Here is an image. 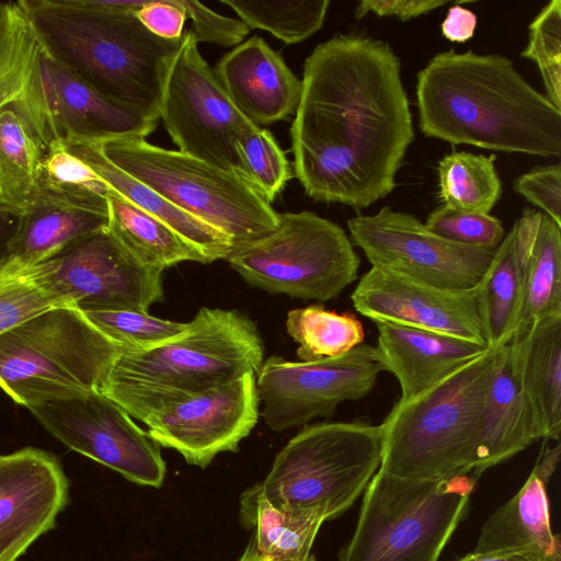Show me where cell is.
<instances>
[{"label": "cell", "instance_id": "1", "mask_svg": "<svg viewBox=\"0 0 561 561\" xmlns=\"http://www.w3.org/2000/svg\"><path fill=\"white\" fill-rule=\"evenodd\" d=\"M301 83L290 139L306 194L356 210L388 196L414 140L401 61L390 45L336 34L306 58Z\"/></svg>", "mask_w": 561, "mask_h": 561}, {"label": "cell", "instance_id": "2", "mask_svg": "<svg viewBox=\"0 0 561 561\" xmlns=\"http://www.w3.org/2000/svg\"><path fill=\"white\" fill-rule=\"evenodd\" d=\"M416 103L426 137L503 152L561 154V110L502 55L436 54L417 72Z\"/></svg>", "mask_w": 561, "mask_h": 561}, {"label": "cell", "instance_id": "3", "mask_svg": "<svg viewBox=\"0 0 561 561\" xmlns=\"http://www.w3.org/2000/svg\"><path fill=\"white\" fill-rule=\"evenodd\" d=\"M46 51L111 100L160 118L182 38L149 32L114 0H19Z\"/></svg>", "mask_w": 561, "mask_h": 561}, {"label": "cell", "instance_id": "4", "mask_svg": "<svg viewBox=\"0 0 561 561\" xmlns=\"http://www.w3.org/2000/svg\"><path fill=\"white\" fill-rule=\"evenodd\" d=\"M263 352L259 329L245 314L203 307L171 340L144 351L121 350L102 393L147 425L213 388L256 376Z\"/></svg>", "mask_w": 561, "mask_h": 561}, {"label": "cell", "instance_id": "5", "mask_svg": "<svg viewBox=\"0 0 561 561\" xmlns=\"http://www.w3.org/2000/svg\"><path fill=\"white\" fill-rule=\"evenodd\" d=\"M500 347L463 364L408 400H398L383 422L379 470L402 478H479L481 416Z\"/></svg>", "mask_w": 561, "mask_h": 561}, {"label": "cell", "instance_id": "6", "mask_svg": "<svg viewBox=\"0 0 561 561\" xmlns=\"http://www.w3.org/2000/svg\"><path fill=\"white\" fill-rule=\"evenodd\" d=\"M119 352L79 309L51 308L0 334V388L26 408L102 392Z\"/></svg>", "mask_w": 561, "mask_h": 561}, {"label": "cell", "instance_id": "7", "mask_svg": "<svg viewBox=\"0 0 561 561\" xmlns=\"http://www.w3.org/2000/svg\"><path fill=\"white\" fill-rule=\"evenodd\" d=\"M472 476L410 479L378 469L339 561H438L468 511Z\"/></svg>", "mask_w": 561, "mask_h": 561}, {"label": "cell", "instance_id": "8", "mask_svg": "<svg viewBox=\"0 0 561 561\" xmlns=\"http://www.w3.org/2000/svg\"><path fill=\"white\" fill-rule=\"evenodd\" d=\"M381 457L380 425L366 420L305 425L276 455L260 486L275 508H322L333 519L366 490Z\"/></svg>", "mask_w": 561, "mask_h": 561}, {"label": "cell", "instance_id": "9", "mask_svg": "<svg viewBox=\"0 0 561 561\" xmlns=\"http://www.w3.org/2000/svg\"><path fill=\"white\" fill-rule=\"evenodd\" d=\"M98 144L111 163L226 234L233 247L256 240L278 225V213L237 174L145 138Z\"/></svg>", "mask_w": 561, "mask_h": 561}, {"label": "cell", "instance_id": "10", "mask_svg": "<svg viewBox=\"0 0 561 561\" xmlns=\"http://www.w3.org/2000/svg\"><path fill=\"white\" fill-rule=\"evenodd\" d=\"M226 260L253 287L318 302L354 283L360 264L346 232L308 210L278 214L274 230L233 247Z\"/></svg>", "mask_w": 561, "mask_h": 561}, {"label": "cell", "instance_id": "11", "mask_svg": "<svg viewBox=\"0 0 561 561\" xmlns=\"http://www.w3.org/2000/svg\"><path fill=\"white\" fill-rule=\"evenodd\" d=\"M160 117L179 151L239 175L234 139L253 123L233 105L191 30L170 67Z\"/></svg>", "mask_w": 561, "mask_h": 561}, {"label": "cell", "instance_id": "12", "mask_svg": "<svg viewBox=\"0 0 561 561\" xmlns=\"http://www.w3.org/2000/svg\"><path fill=\"white\" fill-rule=\"evenodd\" d=\"M375 346L359 344L350 352L314 362H290L273 355L255 378L262 416L275 431L331 417L337 405L367 396L383 371Z\"/></svg>", "mask_w": 561, "mask_h": 561}, {"label": "cell", "instance_id": "13", "mask_svg": "<svg viewBox=\"0 0 561 561\" xmlns=\"http://www.w3.org/2000/svg\"><path fill=\"white\" fill-rule=\"evenodd\" d=\"M350 240L371 267L449 290H470L484 277L495 250L457 244L433 233L415 216L388 206L347 220Z\"/></svg>", "mask_w": 561, "mask_h": 561}, {"label": "cell", "instance_id": "14", "mask_svg": "<svg viewBox=\"0 0 561 561\" xmlns=\"http://www.w3.org/2000/svg\"><path fill=\"white\" fill-rule=\"evenodd\" d=\"M68 448L141 485L159 488L165 477L161 446L101 391L27 408Z\"/></svg>", "mask_w": 561, "mask_h": 561}, {"label": "cell", "instance_id": "15", "mask_svg": "<svg viewBox=\"0 0 561 561\" xmlns=\"http://www.w3.org/2000/svg\"><path fill=\"white\" fill-rule=\"evenodd\" d=\"M39 264L50 289L80 311L148 312L164 299L163 273L137 262L107 228L77 239Z\"/></svg>", "mask_w": 561, "mask_h": 561}, {"label": "cell", "instance_id": "16", "mask_svg": "<svg viewBox=\"0 0 561 561\" xmlns=\"http://www.w3.org/2000/svg\"><path fill=\"white\" fill-rule=\"evenodd\" d=\"M351 299L355 310L373 322L414 327L490 347L478 286L443 289L371 267Z\"/></svg>", "mask_w": 561, "mask_h": 561}, {"label": "cell", "instance_id": "17", "mask_svg": "<svg viewBox=\"0 0 561 561\" xmlns=\"http://www.w3.org/2000/svg\"><path fill=\"white\" fill-rule=\"evenodd\" d=\"M259 405L255 375L247 374L163 413L147 424V433L205 468L218 454L238 449L257 423Z\"/></svg>", "mask_w": 561, "mask_h": 561}, {"label": "cell", "instance_id": "18", "mask_svg": "<svg viewBox=\"0 0 561 561\" xmlns=\"http://www.w3.org/2000/svg\"><path fill=\"white\" fill-rule=\"evenodd\" d=\"M58 459L27 447L0 455V561H15L54 528L68 502Z\"/></svg>", "mask_w": 561, "mask_h": 561}, {"label": "cell", "instance_id": "19", "mask_svg": "<svg viewBox=\"0 0 561 561\" xmlns=\"http://www.w3.org/2000/svg\"><path fill=\"white\" fill-rule=\"evenodd\" d=\"M43 68L47 107L57 141L145 138L156 129L157 121L103 95L55 60L46 49Z\"/></svg>", "mask_w": 561, "mask_h": 561}, {"label": "cell", "instance_id": "20", "mask_svg": "<svg viewBox=\"0 0 561 561\" xmlns=\"http://www.w3.org/2000/svg\"><path fill=\"white\" fill-rule=\"evenodd\" d=\"M107 226V192H75L38 180L33 204L18 217L12 261L23 267L35 265Z\"/></svg>", "mask_w": 561, "mask_h": 561}, {"label": "cell", "instance_id": "21", "mask_svg": "<svg viewBox=\"0 0 561 561\" xmlns=\"http://www.w3.org/2000/svg\"><path fill=\"white\" fill-rule=\"evenodd\" d=\"M214 71L233 105L256 126L287 119L298 107L301 80L260 36L237 45Z\"/></svg>", "mask_w": 561, "mask_h": 561}, {"label": "cell", "instance_id": "22", "mask_svg": "<svg viewBox=\"0 0 561 561\" xmlns=\"http://www.w3.org/2000/svg\"><path fill=\"white\" fill-rule=\"evenodd\" d=\"M44 46L16 2H0V112L13 110L44 150L57 142L46 101Z\"/></svg>", "mask_w": 561, "mask_h": 561}, {"label": "cell", "instance_id": "23", "mask_svg": "<svg viewBox=\"0 0 561 561\" xmlns=\"http://www.w3.org/2000/svg\"><path fill=\"white\" fill-rule=\"evenodd\" d=\"M377 327V351L385 370L401 389L400 401H408L490 347L459 337L386 321Z\"/></svg>", "mask_w": 561, "mask_h": 561}, {"label": "cell", "instance_id": "24", "mask_svg": "<svg viewBox=\"0 0 561 561\" xmlns=\"http://www.w3.org/2000/svg\"><path fill=\"white\" fill-rule=\"evenodd\" d=\"M542 439L510 343L500 347L481 416L484 470Z\"/></svg>", "mask_w": 561, "mask_h": 561}, {"label": "cell", "instance_id": "25", "mask_svg": "<svg viewBox=\"0 0 561 561\" xmlns=\"http://www.w3.org/2000/svg\"><path fill=\"white\" fill-rule=\"evenodd\" d=\"M514 226L524 285L518 334L545 319L561 316V227L548 215L530 208L524 209Z\"/></svg>", "mask_w": 561, "mask_h": 561}, {"label": "cell", "instance_id": "26", "mask_svg": "<svg viewBox=\"0 0 561 561\" xmlns=\"http://www.w3.org/2000/svg\"><path fill=\"white\" fill-rule=\"evenodd\" d=\"M545 484L534 471L519 491L483 524L474 552H519L537 561H561L560 535L550 525Z\"/></svg>", "mask_w": 561, "mask_h": 561}, {"label": "cell", "instance_id": "27", "mask_svg": "<svg viewBox=\"0 0 561 561\" xmlns=\"http://www.w3.org/2000/svg\"><path fill=\"white\" fill-rule=\"evenodd\" d=\"M520 382L542 439L559 442L561 433V316L538 322L510 342Z\"/></svg>", "mask_w": 561, "mask_h": 561}, {"label": "cell", "instance_id": "28", "mask_svg": "<svg viewBox=\"0 0 561 561\" xmlns=\"http://www.w3.org/2000/svg\"><path fill=\"white\" fill-rule=\"evenodd\" d=\"M60 141L71 153L84 161L110 188L167 224L199 249L210 262L226 260L233 247L226 234L175 207L158 193L115 167L104 157L96 141L83 139Z\"/></svg>", "mask_w": 561, "mask_h": 561}, {"label": "cell", "instance_id": "29", "mask_svg": "<svg viewBox=\"0 0 561 561\" xmlns=\"http://www.w3.org/2000/svg\"><path fill=\"white\" fill-rule=\"evenodd\" d=\"M240 519L253 528L248 545L264 561H307L324 520L322 508H275L263 495L260 483L241 494Z\"/></svg>", "mask_w": 561, "mask_h": 561}, {"label": "cell", "instance_id": "30", "mask_svg": "<svg viewBox=\"0 0 561 561\" xmlns=\"http://www.w3.org/2000/svg\"><path fill=\"white\" fill-rule=\"evenodd\" d=\"M107 229L147 268L162 272L181 262L210 263L208 257L167 224L108 187Z\"/></svg>", "mask_w": 561, "mask_h": 561}, {"label": "cell", "instance_id": "31", "mask_svg": "<svg viewBox=\"0 0 561 561\" xmlns=\"http://www.w3.org/2000/svg\"><path fill=\"white\" fill-rule=\"evenodd\" d=\"M478 288L490 348L502 347L516 334L524 306V285L514 225L495 250Z\"/></svg>", "mask_w": 561, "mask_h": 561}, {"label": "cell", "instance_id": "32", "mask_svg": "<svg viewBox=\"0 0 561 561\" xmlns=\"http://www.w3.org/2000/svg\"><path fill=\"white\" fill-rule=\"evenodd\" d=\"M44 148L13 110L0 112V211L20 217L33 204Z\"/></svg>", "mask_w": 561, "mask_h": 561}, {"label": "cell", "instance_id": "33", "mask_svg": "<svg viewBox=\"0 0 561 561\" xmlns=\"http://www.w3.org/2000/svg\"><path fill=\"white\" fill-rule=\"evenodd\" d=\"M495 156L453 151L438 162L439 198L460 211L489 214L502 195Z\"/></svg>", "mask_w": 561, "mask_h": 561}, {"label": "cell", "instance_id": "34", "mask_svg": "<svg viewBox=\"0 0 561 561\" xmlns=\"http://www.w3.org/2000/svg\"><path fill=\"white\" fill-rule=\"evenodd\" d=\"M285 325L299 345L300 362L343 355L362 344L365 337L363 324L354 314H340L322 305L290 310Z\"/></svg>", "mask_w": 561, "mask_h": 561}, {"label": "cell", "instance_id": "35", "mask_svg": "<svg viewBox=\"0 0 561 561\" xmlns=\"http://www.w3.org/2000/svg\"><path fill=\"white\" fill-rule=\"evenodd\" d=\"M250 28L270 32L286 44L299 43L318 32L330 0L243 1L221 0Z\"/></svg>", "mask_w": 561, "mask_h": 561}, {"label": "cell", "instance_id": "36", "mask_svg": "<svg viewBox=\"0 0 561 561\" xmlns=\"http://www.w3.org/2000/svg\"><path fill=\"white\" fill-rule=\"evenodd\" d=\"M234 151L240 178L271 204L291 178L290 164L273 135L252 124L234 139Z\"/></svg>", "mask_w": 561, "mask_h": 561}, {"label": "cell", "instance_id": "37", "mask_svg": "<svg viewBox=\"0 0 561 561\" xmlns=\"http://www.w3.org/2000/svg\"><path fill=\"white\" fill-rule=\"evenodd\" d=\"M56 307L70 306L50 289L39 263L0 277V334Z\"/></svg>", "mask_w": 561, "mask_h": 561}, {"label": "cell", "instance_id": "38", "mask_svg": "<svg viewBox=\"0 0 561 561\" xmlns=\"http://www.w3.org/2000/svg\"><path fill=\"white\" fill-rule=\"evenodd\" d=\"M88 320L121 350L144 351L182 333L186 323L161 319L138 310L82 311Z\"/></svg>", "mask_w": 561, "mask_h": 561}, {"label": "cell", "instance_id": "39", "mask_svg": "<svg viewBox=\"0 0 561 561\" xmlns=\"http://www.w3.org/2000/svg\"><path fill=\"white\" fill-rule=\"evenodd\" d=\"M520 56L537 65L546 96L561 110V0L548 2L531 21Z\"/></svg>", "mask_w": 561, "mask_h": 561}, {"label": "cell", "instance_id": "40", "mask_svg": "<svg viewBox=\"0 0 561 561\" xmlns=\"http://www.w3.org/2000/svg\"><path fill=\"white\" fill-rule=\"evenodd\" d=\"M425 226L450 242L496 250L505 237L500 219L490 214L468 213L440 205L427 216Z\"/></svg>", "mask_w": 561, "mask_h": 561}, {"label": "cell", "instance_id": "41", "mask_svg": "<svg viewBox=\"0 0 561 561\" xmlns=\"http://www.w3.org/2000/svg\"><path fill=\"white\" fill-rule=\"evenodd\" d=\"M187 18L192 20L195 42L214 43L224 47L241 44L250 27L241 20L221 15L198 1L182 0Z\"/></svg>", "mask_w": 561, "mask_h": 561}, {"label": "cell", "instance_id": "42", "mask_svg": "<svg viewBox=\"0 0 561 561\" xmlns=\"http://www.w3.org/2000/svg\"><path fill=\"white\" fill-rule=\"evenodd\" d=\"M513 188L561 227V165L536 167L518 176Z\"/></svg>", "mask_w": 561, "mask_h": 561}, {"label": "cell", "instance_id": "43", "mask_svg": "<svg viewBox=\"0 0 561 561\" xmlns=\"http://www.w3.org/2000/svg\"><path fill=\"white\" fill-rule=\"evenodd\" d=\"M136 16L152 34L165 39H179L187 18L182 0H148Z\"/></svg>", "mask_w": 561, "mask_h": 561}, {"label": "cell", "instance_id": "44", "mask_svg": "<svg viewBox=\"0 0 561 561\" xmlns=\"http://www.w3.org/2000/svg\"><path fill=\"white\" fill-rule=\"evenodd\" d=\"M447 3L448 1L433 0H362L355 9V18L362 19L371 12L377 16H394L408 21Z\"/></svg>", "mask_w": 561, "mask_h": 561}, {"label": "cell", "instance_id": "45", "mask_svg": "<svg viewBox=\"0 0 561 561\" xmlns=\"http://www.w3.org/2000/svg\"><path fill=\"white\" fill-rule=\"evenodd\" d=\"M477 15L459 3L448 9L440 28L445 38L455 43H465L470 39L477 27Z\"/></svg>", "mask_w": 561, "mask_h": 561}, {"label": "cell", "instance_id": "46", "mask_svg": "<svg viewBox=\"0 0 561 561\" xmlns=\"http://www.w3.org/2000/svg\"><path fill=\"white\" fill-rule=\"evenodd\" d=\"M18 218L0 211V267L8 264L11 257V244L15 233Z\"/></svg>", "mask_w": 561, "mask_h": 561}, {"label": "cell", "instance_id": "47", "mask_svg": "<svg viewBox=\"0 0 561 561\" xmlns=\"http://www.w3.org/2000/svg\"><path fill=\"white\" fill-rule=\"evenodd\" d=\"M560 458V443L553 447H547L542 450L533 471L545 483L548 484Z\"/></svg>", "mask_w": 561, "mask_h": 561}, {"label": "cell", "instance_id": "48", "mask_svg": "<svg viewBox=\"0 0 561 561\" xmlns=\"http://www.w3.org/2000/svg\"><path fill=\"white\" fill-rule=\"evenodd\" d=\"M457 561H537L519 552H470Z\"/></svg>", "mask_w": 561, "mask_h": 561}, {"label": "cell", "instance_id": "49", "mask_svg": "<svg viewBox=\"0 0 561 561\" xmlns=\"http://www.w3.org/2000/svg\"><path fill=\"white\" fill-rule=\"evenodd\" d=\"M239 561H264L262 559H260L254 552L253 550L250 548V547H247L243 556L241 557V559ZM307 561H316L314 560V557L311 556Z\"/></svg>", "mask_w": 561, "mask_h": 561}]
</instances>
